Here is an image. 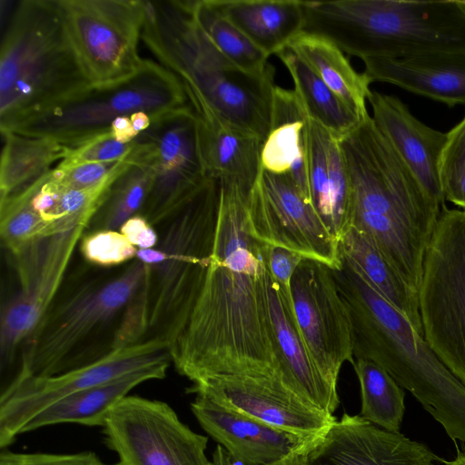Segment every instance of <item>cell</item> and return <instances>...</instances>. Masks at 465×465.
Masks as SVG:
<instances>
[{
    "instance_id": "cell-6",
    "label": "cell",
    "mask_w": 465,
    "mask_h": 465,
    "mask_svg": "<svg viewBox=\"0 0 465 465\" xmlns=\"http://www.w3.org/2000/svg\"><path fill=\"white\" fill-rule=\"evenodd\" d=\"M90 84L56 0L20 1L1 42L0 129Z\"/></svg>"
},
{
    "instance_id": "cell-17",
    "label": "cell",
    "mask_w": 465,
    "mask_h": 465,
    "mask_svg": "<svg viewBox=\"0 0 465 465\" xmlns=\"http://www.w3.org/2000/svg\"><path fill=\"white\" fill-rule=\"evenodd\" d=\"M291 297L302 337L318 369L337 389L341 368L354 362L349 310L332 269L303 259L291 280Z\"/></svg>"
},
{
    "instance_id": "cell-46",
    "label": "cell",
    "mask_w": 465,
    "mask_h": 465,
    "mask_svg": "<svg viewBox=\"0 0 465 465\" xmlns=\"http://www.w3.org/2000/svg\"><path fill=\"white\" fill-rule=\"evenodd\" d=\"M131 122L134 131L140 133L148 129L152 124L150 116L143 112H137L130 115Z\"/></svg>"
},
{
    "instance_id": "cell-25",
    "label": "cell",
    "mask_w": 465,
    "mask_h": 465,
    "mask_svg": "<svg viewBox=\"0 0 465 465\" xmlns=\"http://www.w3.org/2000/svg\"><path fill=\"white\" fill-rule=\"evenodd\" d=\"M308 123L309 117L293 89L276 85L271 126L261 150V167L271 173L289 176L311 203L307 173Z\"/></svg>"
},
{
    "instance_id": "cell-15",
    "label": "cell",
    "mask_w": 465,
    "mask_h": 465,
    "mask_svg": "<svg viewBox=\"0 0 465 465\" xmlns=\"http://www.w3.org/2000/svg\"><path fill=\"white\" fill-rule=\"evenodd\" d=\"M88 225L38 239L12 254L19 288L0 316L1 371L14 364L56 299L75 248Z\"/></svg>"
},
{
    "instance_id": "cell-4",
    "label": "cell",
    "mask_w": 465,
    "mask_h": 465,
    "mask_svg": "<svg viewBox=\"0 0 465 465\" xmlns=\"http://www.w3.org/2000/svg\"><path fill=\"white\" fill-rule=\"evenodd\" d=\"M141 39L183 86L231 125L266 138L275 72L255 75L239 68L212 44L196 24L189 0L143 1Z\"/></svg>"
},
{
    "instance_id": "cell-13",
    "label": "cell",
    "mask_w": 465,
    "mask_h": 465,
    "mask_svg": "<svg viewBox=\"0 0 465 465\" xmlns=\"http://www.w3.org/2000/svg\"><path fill=\"white\" fill-rule=\"evenodd\" d=\"M132 143L134 155L148 163L153 173L140 214L153 226L163 224L207 178L196 114L189 104L156 117Z\"/></svg>"
},
{
    "instance_id": "cell-37",
    "label": "cell",
    "mask_w": 465,
    "mask_h": 465,
    "mask_svg": "<svg viewBox=\"0 0 465 465\" xmlns=\"http://www.w3.org/2000/svg\"><path fill=\"white\" fill-rule=\"evenodd\" d=\"M439 178L444 199L465 210V117L446 133Z\"/></svg>"
},
{
    "instance_id": "cell-30",
    "label": "cell",
    "mask_w": 465,
    "mask_h": 465,
    "mask_svg": "<svg viewBox=\"0 0 465 465\" xmlns=\"http://www.w3.org/2000/svg\"><path fill=\"white\" fill-rule=\"evenodd\" d=\"M3 148L0 162V200L21 193L43 178L62 161L66 147L54 140L1 133Z\"/></svg>"
},
{
    "instance_id": "cell-26",
    "label": "cell",
    "mask_w": 465,
    "mask_h": 465,
    "mask_svg": "<svg viewBox=\"0 0 465 465\" xmlns=\"http://www.w3.org/2000/svg\"><path fill=\"white\" fill-rule=\"evenodd\" d=\"M169 365L163 363L143 368L68 395L31 419L21 433L60 423L103 427L110 411L134 387L150 380L163 379Z\"/></svg>"
},
{
    "instance_id": "cell-41",
    "label": "cell",
    "mask_w": 465,
    "mask_h": 465,
    "mask_svg": "<svg viewBox=\"0 0 465 465\" xmlns=\"http://www.w3.org/2000/svg\"><path fill=\"white\" fill-rule=\"evenodd\" d=\"M0 465H108L94 452L84 451L71 454L45 452H13L2 450Z\"/></svg>"
},
{
    "instance_id": "cell-32",
    "label": "cell",
    "mask_w": 465,
    "mask_h": 465,
    "mask_svg": "<svg viewBox=\"0 0 465 465\" xmlns=\"http://www.w3.org/2000/svg\"><path fill=\"white\" fill-rule=\"evenodd\" d=\"M189 4L196 24L232 64L255 75L275 72L269 57L223 14L215 0H189Z\"/></svg>"
},
{
    "instance_id": "cell-12",
    "label": "cell",
    "mask_w": 465,
    "mask_h": 465,
    "mask_svg": "<svg viewBox=\"0 0 465 465\" xmlns=\"http://www.w3.org/2000/svg\"><path fill=\"white\" fill-rule=\"evenodd\" d=\"M171 362L167 342L144 339L111 349L99 358L60 374L14 379L0 392V448L10 445L31 419L59 400L127 373Z\"/></svg>"
},
{
    "instance_id": "cell-45",
    "label": "cell",
    "mask_w": 465,
    "mask_h": 465,
    "mask_svg": "<svg viewBox=\"0 0 465 465\" xmlns=\"http://www.w3.org/2000/svg\"><path fill=\"white\" fill-rule=\"evenodd\" d=\"M312 440V439L305 441L284 458L269 465H308L307 451L309 443Z\"/></svg>"
},
{
    "instance_id": "cell-44",
    "label": "cell",
    "mask_w": 465,
    "mask_h": 465,
    "mask_svg": "<svg viewBox=\"0 0 465 465\" xmlns=\"http://www.w3.org/2000/svg\"><path fill=\"white\" fill-rule=\"evenodd\" d=\"M111 133L114 139L123 143L133 142L138 135L130 116H119L114 119L111 125Z\"/></svg>"
},
{
    "instance_id": "cell-3",
    "label": "cell",
    "mask_w": 465,
    "mask_h": 465,
    "mask_svg": "<svg viewBox=\"0 0 465 465\" xmlns=\"http://www.w3.org/2000/svg\"><path fill=\"white\" fill-rule=\"evenodd\" d=\"M341 260L332 273L349 310L354 360H369L384 369L451 439L465 443V386L411 322Z\"/></svg>"
},
{
    "instance_id": "cell-39",
    "label": "cell",
    "mask_w": 465,
    "mask_h": 465,
    "mask_svg": "<svg viewBox=\"0 0 465 465\" xmlns=\"http://www.w3.org/2000/svg\"><path fill=\"white\" fill-rule=\"evenodd\" d=\"M132 142L123 143L114 139L111 131L93 138L74 148H67L62 161L55 166L67 169L89 163H114L125 158Z\"/></svg>"
},
{
    "instance_id": "cell-16",
    "label": "cell",
    "mask_w": 465,
    "mask_h": 465,
    "mask_svg": "<svg viewBox=\"0 0 465 465\" xmlns=\"http://www.w3.org/2000/svg\"><path fill=\"white\" fill-rule=\"evenodd\" d=\"M246 218L256 240L331 269L341 266L339 241L289 176L262 170L246 199Z\"/></svg>"
},
{
    "instance_id": "cell-14",
    "label": "cell",
    "mask_w": 465,
    "mask_h": 465,
    "mask_svg": "<svg viewBox=\"0 0 465 465\" xmlns=\"http://www.w3.org/2000/svg\"><path fill=\"white\" fill-rule=\"evenodd\" d=\"M102 428L118 465H213L205 454L208 437L192 430L163 401L127 395Z\"/></svg>"
},
{
    "instance_id": "cell-19",
    "label": "cell",
    "mask_w": 465,
    "mask_h": 465,
    "mask_svg": "<svg viewBox=\"0 0 465 465\" xmlns=\"http://www.w3.org/2000/svg\"><path fill=\"white\" fill-rule=\"evenodd\" d=\"M424 444L344 412L308 446V465H433Z\"/></svg>"
},
{
    "instance_id": "cell-33",
    "label": "cell",
    "mask_w": 465,
    "mask_h": 465,
    "mask_svg": "<svg viewBox=\"0 0 465 465\" xmlns=\"http://www.w3.org/2000/svg\"><path fill=\"white\" fill-rule=\"evenodd\" d=\"M352 366L361 386L360 415L383 430L399 432L405 410L403 388L371 361L357 359Z\"/></svg>"
},
{
    "instance_id": "cell-7",
    "label": "cell",
    "mask_w": 465,
    "mask_h": 465,
    "mask_svg": "<svg viewBox=\"0 0 465 465\" xmlns=\"http://www.w3.org/2000/svg\"><path fill=\"white\" fill-rule=\"evenodd\" d=\"M221 183L207 177L163 225L159 243L138 249L136 259L151 267L146 339L170 348L183 331L201 292L213 246Z\"/></svg>"
},
{
    "instance_id": "cell-34",
    "label": "cell",
    "mask_w": 465,
    "mask_h": 465,
    "mask_svg": "<svg viewBox=\"0 0 465 465\" xmlns=\"http://www.w3.org/2000/svg\"><path fill=\"white\" fill-rule=\"evenodd\" d=\"M130 163L115 179L91 221L93 230H119L132 216L140 213L150 191L153 173L145 162L130 151Z\"/></svg>"
},
{
    "instance_id": "cell-47",
    "label": "cell",
    "mask_w": 465,
    "mask_h": 465,
    "mask_svg": "<svg viewBox=\"0 0 465 465\" xmlns=\"http://www.w3.org/2000/svg\"><path fill=\"white\" fill-rule=\"evenodd\" d=\"M212 463L213 465H234V460L227 450L218 444L213 453Z\"/></svg>"
},
{
    "instance_id": "cell-31",
    "label": "cell",
    "mask_w": 465,
    "mask_h": 465,
    "mask_svg": "<svg viewBox=\"0 0 465 465\" xmlns=\"http://www.w3.org/2000/svg\"><path fill=\"white\" fill-rule=\"evenodd\" d=\"M276 55L288 70L294 85L293 91L309 119L338 139L362 121L291 50L286 48Z\"/></svg>"
},
{
    "instance_id": "cell-5",
    "label": "cell",
    "mask_w": 465,
    "mask_h": 465,
    "mask_svg": "<svg viewBox=\"0 0 465 465\" xmlns=\"http://www.w3.org/2000/svg\"><path fill=\"white\" fill-rule=\"evenodd\" d=\"M303 32L361 60L465 45V0L303 1Z\"/></svg>"
},
{
    "instance_id": "cell-21",
    "label": "cell",
    "mask_w": 465,
    "mask_h": 465,
    "mask_svg": "<svg viewBox=\"0 0 465 465\" xmlns=\"http://www.w3.org/2000/svg\"><path fill=\"white\" fill-rule=\"evenodd\" d=\"M372 120L393 150L428 194L440 206L445 199L439 178V163L446 133L417 119L397 97L371 91L368 99Z\"/></svg>"
},
{
    "instance_id": "cell-23",
    "label": "cell",
    "mask_w": 465,
    "mask_h": 465,
    "mask_svg": "<svg viewBox=\"0 0 465 465\" xmlns=\"http://www.w3.org/2000/svg\"><path fill=\"white\" fill-rule=\"evenodd\" d=\"M370 82H383L449 106L465 104V45L401 58L362 60Z\"/></svg>"
},
{
    "instance_id": "cell-10",
    "label": "cell",
    "mask_w": 465,
    "mask_h": 465,
    "mask_svg": "<svg viewBox=\"0 0 465 465\" xmlns=\"http://www.w3.org/2000/svg\"><path fill=\"white\" fill-rule=\"evenodd\" d=\"M419 301L425 341L465 386V210L440 212L424 257Z\"/></svg>"
},
{
    "instance_id": "cell-8",
    "label": "cell",
    "mask_w": 465,
    "mask_h": 465,
    "mask_svg": "<svg viewBox=\"0 0 465 465\" xmlns=\"http://www.w3.org/2000/svg\"><path fill=\"white\" fill-rule=\"evenodd\" d=\"M188 105L179 79L160 64L144 60L127 79L90 84L24 114L0 131L45 137L74 148L110 132L119 116L143 112L153 120Z\"/></svg>"
},
{
    "instance_id": "cell-36",
    "label": "cell",
    "mask_w": 465,
    "mask_h": 465,
    "mask_svg": "<svg viewBox=\"0 0 465 465\" xmlns=\"http://www.w3.org/2000/svg\"><path fill=\"white\" fill-rule=\"evenodd\" d=\"M331 134L316 122L309 119L307 173L310 199L314 210L332 233L327 154Z\"/></svg>"
},
{
    "instance_id": "cell-35",
    "label": "cell",
    "mask_w": 465,
    "mask_h": 465,
    "mask_svg": "<svg viewBox=\"0 0 465 465\" xmlns=\"http://www.w3.org/2000/svg\"><path fill=\"white\" fill-rule=\"evenodd\" d=\"M49 235L53 234L48 224L30 203L28 188L0 200V236L11 255Z\"/></svg>"
},
{
    "instance_id": "cell-40",
    "label": "cell",
    "mask_w": 465,
    "mask_h": 465,
    "mask_svg": "<svg viewBox=\"0 0 465 465\" xmlns=\"http://www.w3.org/2000/svg\"><path fill=\"white\" fill-rule=\"evenodd\" d=\"M128 155L121 161L114 163H89L67 169L55 167L52 173L54 178L66 188H90L102 183L121 171L128 163Z\"/></svg>"
},
{
    "instance_id": "cell-38",
    "label": "cell",
    "mask_w": 465,
    "mask_h": 465,
    "mask_svg": "<svg viewBox=\"0 0 465 465\" xmlns=\"http://www.w3.org/2000/svg\"><path fill=\"white\" fill-rule=\"evenodd\" d=\"M79 243L84 259L100 267H113L134 261L138 252V248L118 230L91 231L83 235Z\"/></svg>"
},
{
    "instance_id": "cell-18",
    "label": "cell",
    "mask_w": 465,
    "mask_h": 465,
    "mask_svg": "<svg viewBox=\"0 0 465 465\" xmlns=\"http://www.w3.org/2000/svg\"><path fill=\"white\" fill-rule=\"evenodd\" d=\"M188 391L305 439L320 436L336 420L300 398L279 377H213Z\"/></svg>"
},
{
    "instance_id": "cell-20",
    "label": "cell",
    "mask_w": 465,
    "mask_h": 465,
    "mask_svg": "<svg viewBox=\"0 0 465 465\" xmlns=\"http://www.w3.org/2000/svg\"><path fill=\"white\" fill-rule=\"evenodd\" d=\"M191 410L202 428L242 465H269L311 440L227 409L203 395L196 394Z\"/></svg>"
},
{
    "instance_id": "cell-2",
    "label": "cell",
    "mask_w": 465,
    "mask_h": 465,
    "mask_svg": "<svg viewBox=\"0 0 465 465\" xmlns=\"http://www.w3.org/2000/svg\"><path fill=\"white\" fill-rule=\"evenodd\" d=\"M353 196L352 227L366 233L419 292L440 205L425 191L371 115L339 138Z\"/></svg>"
},
{
    "instance_id": "cell-9",
    "label": "cell",
    "mask_w": 465,
    "mask_h": 465,
    "mask_svg": "<svg viewBox=\"0 0 465 465\" xmlns=\"http://www.w3.org/2000/svg\"><path fill=\"white\" fill-rule=\"evenodd\" d=\"M146 264L132 261L114 276L94 277L56 299L25 343L11 380L46 377L76 367L74 351L99 330L124 314L145 276Z\"/></svg>"
},
{
    "instance_id": "cell-1",
    "label": "cell",
    "mask_w": 465,
    "mask_h": 465,
    "mask_svg": "<svg viewBox=\"0 0 465 465\" xmlns=\"http://www.w3.org/2000/svg\"><path fill=\"white\" fill-rule=\"evenodd\" d=\"M220 183L209 266L190 318L170 348L172 362L193 384L220 376L282 379L269 311L267 244L249 231L248 193Z\"/></svg>"
},
{
    "instance_id": "cell-27",
    "label": "cell",
    "mask_w": 465,
    "mask_h": 465,
    "mask_svg": "<svg viewBox=\"0 0 465 465\" xmlns=\"http://www.w3.org/2000/svg\"><path fill=\"white\" fill-rule=\"evenodd\" d=\"M223 14L268 57L303 32V1L215 0Z\"/></svg>"
},
{
    "instance_id": "cell-43",
    "label": "cell",
    "mask_w": 465,
    "mask_h": 465,
    "mask_svg": "<svg viewBox=\"0 0 465 465\" xmlns=\"http://www.w3.org/2000/svg\"><path fill=\"white\" fill-rule=\"evenodd\" d=\"M118 231L138 249L155 248L160 241L153 225L140 213L126 220Z\"/></svg>"
},
{
    "instance_id": "cell-24",
    "label": "cell",
    "mask_w": 465,
    "mask_h": 465,
    "mask_svg": "<svg viewBox=\"0 0 465 465\" xmlns=\"http://www.w3.org/2000/svg\"><path fill=\"white\" fill-rule=\"evenodd\" d=\"M188 102L198 119L206 176L234 183L249 194L262 171V142L223 121L203 101L190 97Z\"/></svg>"
},
{
    "instance_id": "cell-29",
    "label": "cell",
    "mask_w": 465,
    "mask_h": 465,
    "mask_svg": "<svg viewBox=\"0 0 465 465\" xmlns=\"http://www.w3.org/2000/svg\"><path fill=\"white\" fill-rule=\"evenodd\" d=\"M287 48L302 59L361 119L370 115L366 103L371 94V82L363 73L360 74L353 68L336 45L321 35L302 32Z\"/></svg>"
},
{
    "instance_id": "cell-28",
    "label": "cell",
    "mask_w": 465,
    "mask_h": 465,
    "mask_svg": "<svg viewBox=\"0 0 465 465\" xmlns=\"http://www.w3.org/2000/svg\"><path fill=\"white\" fill-rule=\"evenodd\" d=\"M339 243L341 256L351 266L424 337L419 292L405 282L372 240L363 232L351 227Z\"/></svg>"
},
{
    "instance_id": "cell-11",
    "label": "cell",
    "mask_w": 465,
    "mask_h": 465,
    "mask_svg": "<svg viewBox=\"0 0 465 465\" xmlns=\"http://www.w3.org/2000/svg\"><path fill=\"white\" fill-rule=\"evenodd\" d=\"M76 56L92 84L127 79L143 64L138 52L142 0H56Z\"/></svg>"
},
{
    "instance_id": "cell-22",
    "label": "cell",
    "mask_w": 465,
    "mask_h": 465,
    "mask_svg": "<svg viewBox=\"0 0 465 465\" xmlns=\"http://www.w3.org/2000/svg\"><path fill=\"white\" fill-rule=\"evenodd\" d=\"M268 302L282 379L300 398L333 415L340 404L338 391L322 374L298 328L292 297L268 272Z\"/></svg>"
},
{
    "instance_id": "cell-48",
    "label": "cell",
    "mask_w": 465,
    "mask_h": 465,
    "mask_svg": "<svg viewBox=\"0 0 465 465\" xmlns=\"http://www.w3.org/2000/svg\"><path fill=\"white\" fill-rule=\"evenodd\" d=\"M444 465H465V452H460L453 460L446 461Z\"/></svg>"
},
{
    "instance_id": "cell-42",
    "label": "cell",
    "mask_w": 465,
    "mask_h": 465,
    "mask_svg": "<svg viewBox=\"0 0 465 465\" xmlns=\"http://www.w3.org/2000/svg\"><path fill=\"white\" fill-rule=\"evenodd\" d=\"M303 259L306 258L298 252L267 244V271L280 289L287 295L291 296L292 277Z\"/></svg>"
}]
</instances>
